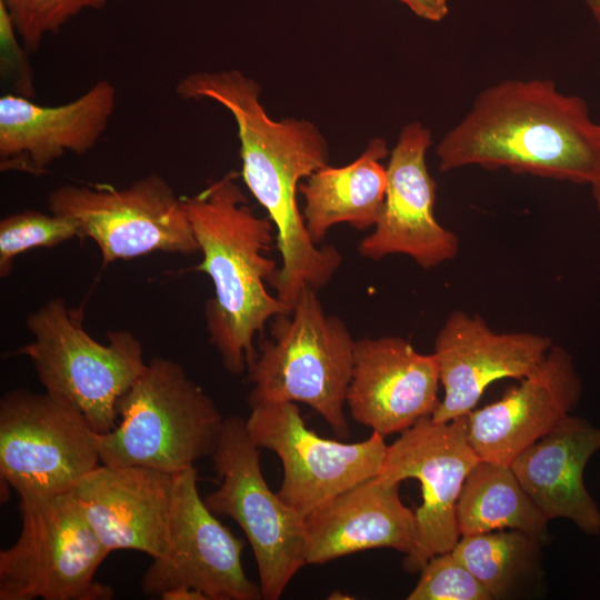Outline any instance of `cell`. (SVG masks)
<instances>
[{
	"instance_id": "cell-26",
	"label": "cell",
	"mask_w": 600,
	"mask_h": 600,
	"mask_svg": "<svg viewBox=\"0 0 600 600\" xmlns=\"http://www.w3.org/2000/svg\"><path fill=\"white\" fill-rule=\"evenodd\" d=\"M10 16L22 47L37 52L46 36L58 33L86 9L101 10L107 0H0Z\"/></svg>"
},
{
	"instance_id": "cell-13",
	"label": "cell",
	"mask_w": 600,
	"mask_h": 600,
	"mask_svg": "<svg viewBox=\"0 0 600 600\" xmlns=\"http://www.w3.org/2000/svg\"><path fill=\"white\" fill-rule=\"evenodd\" d=\"M246 428L258 448L281 459L283 477L277 493L303 518L334 496L377 477L388 448L377 432L356 443L322 438L306 426L296 402L252 407Z\"/></svg>"
},
{
	"instance_id": "cell-24",
	"label": "cell",
	"mask_w": 600,
	"mask_h": 600,
	"mask_svg": "<svg viewBox=\"0 0 600 600\" xmlns=\"http://www.w3.org/2000/svg\"><path fill=\"white\" fill-rule=\"evenodd\" d=\"M541 546V541L522 531L502 529L461 536L451 552L491 599H502L540 569Z\"/></svg>"
},
{
	"instance_id": "cell-18",
	"label": "cell",
	"mask_w": 600,
	"mask_h": 600,
	"mask_svg": "<svg viewBox=\"0 0 600 600\" xmlns=\"http://www.w3.org/2000/svg\"><path fill=\"white\" fill-rule=\"evenodd\" d=\"M581 391L572 357L553 344L518 386L467 414L469 441L481 460L510 464L570 414Z\"/></svg>"
},
{
	"instance_id": "cell-7",
	"label": "cell",
	"mask_w": 600,
	"mask_h": 600,
	"mask_svg": "<svg viewBox=\"0 0 600 600\" xmlns=\"http://www.w3.org/2000/svg\"><path fill=\"white\" fill-rule=\"evenodd\" d=\"M21 530L0 552V600H110L98 568L110 553L71 492L20 494Z\"/></svg>"
},
{
	"instance_id": "cell-27",
	"label": "cell",
	"mask_w": 600,
	"mask_h": 600,
	"mask_svg": "<svg viewBox=\"0 0 600 600\" xmlns=\"http://www.w3.org/2000/svg\"><path fill=\"white\" fill-rule=\"evenodd\" d=\"M408 600H491L474 576L451 550L429 559Z\"/></svg>"
},
{
	"instance_id": "cell-10",
	"label": "cell",
	"mask_w": 600,
	"mask_h": 600,
	"mask_svg": "<svg viewBox=\"0 0 600 600\" xmlns=\"http://www.w3.org/2000/svg\"><path fill=\"white\" fill-rule=\"evenodd\" d=\"M98 432L47 392L14 389L0 400V476L18 494L70 492L99 466Z\"/></svg>"
},
{
	"instance_id": "cell-20",
	"label": "cell",
	"mask_w": 600,
	"mask_h": 600,
	"mask_svg": "<svg viewBox=\"0 0 600 600\" xmlns=\"http://www.w3.org/2000/svg\"><path fill=\"white\" fill-rule=\"evenodd\" d=\"M399 484L373 477L327 500L304 518L306 563L320 564L374 548L406 556L417 540L414 512Z\"/></svg>"
},
{
	"instance_id": "cell-16",
	"label": "cell",
	"mask_w": 600,
	"mask_h": 600,
	"mask_svg": "<svg viewBox=\"0 0 600 600\" xmlns=\"http://www.w3.org/2000/svg\"><path fill=\"white\" fill-rule=\"evenodd\" d=\"M117 91L107 79L94 82L76 99L43 106L14 93L0 98V170L33 177L67 153L83 156L106 132L114 112Z\"/></svg>"
},
{
	"instance_id": "cell-30",
	"label": "cell",
	"mask_w": 600,
	"mask_h": 600,
	"mask_svg": "<svg viewBox=\"0 0 600 600\" xmlns=\"http://www.w3.org/2000/svg\"><path fill=\"white\" fill-rule=\"evenodd\" d=\"M586 3L590 13L600 26V0H586Z\"/></svg>"
},
{
	"instance_id": "cell-6",
	"label": "cell",
	"mask_w": 600,
	"mask_h": 600,
	"mask_svg": "<svg viewBox=\"0 0 600 600\" xmlns=\"http://www.w3.org/2000/svg\"><path fill=\"white\" fill-rule=\"evenodd\" d=\"M83 312L61 298L27 318L33 340L14 351L30 359L46 392L78 410L100 434L113 430L120 399L143 373L140 340L128 330L107 333L108 343L84 330Z\"/></svg>"
},
{
	"instance_id": "cell-12",
	"label": "cell",
	"mask_w": 600,
	"mask_h": 600,
	"mask_svg": "<svg viewBox=\"0 0 600 600\" xmlns=\"http://www.w3.org/2000/svg\"><path fill=\"white\" fill-rule=\"evenodd\" d=\"M481 459L468 438L467 416L446 423L420 419L387 448L383 481L417 479L422 504L414 511L417 540L403 568L421 571L430 558L450 551L460 537L457 504L464 481Z\"/></svg>"
},
{
	"instance_id": "cell-23",
	"label": "cell",
	"mask_w": 600,
	"mask_h": 600,
	"mask_svg": "<svg viewBox=\"0 0 600 600\" xmlns=\"http://www.w3.org/2000/svg\"><path fill=\"white\" fill-rule=\"evenodd\" d=\"M460 536L512 529L542 543L548 519L526 492L510 464L480 460L468 474L457 504Z\"/></svg>"
},
{
	"instance_id": "cell-9",
	"label": "cell",
	"mask_w": 600,
	"mask_h": 600,
	"mask_svg": "<svg viewBox=\"0 0 600 600\" xmlns=\"http://www.w3.org/2000/svg\"><path fill=\"white\" fill-rule=\"evenodd\" d=\"M48 208L73 219L81 238L97 243L104 263L154 251H199L184 199L158 173L126 188L67 183L49 193Z\"/></svg>"
},
{
	"instance_id": "cell-4",
	"label": "cell",
	"mask_w": 600,
	"mask_h": 600,
	"mask_svg": "<svg viewBox=\"0 0 600 600\" xmlns=\"http://www.w3.org/2000/svg\"><path fill=\"white\" fill-rule=\"evenodd\" d=\"M270 339L260 341L248 363L250 408L302 402L339 437H348L343 407L351 380L356 340L346 323L327 314L317 291L306 288L290 313L270 321Z\"/></svg>"
},
{
	"instance_id": "cell-21",
	"label": "cell",
	"mask_w": 600,
	"mask_h": 600,
	"mask_svg": "<svg viewBox=\"0 0 600 600\" xmlns=\"http://www.w3.org/2000/svg\"><path fill=\"white\" fill-rule=\"evenodd\" d=\"M600 449V428L567 416L524 449L510 467L548 520H571L587 534L600 533V509L583 483L589 459Z\"/></svg>"
},
{
	"instance_id": "cell-31",
	"label": "cell",
	"mask_w": 600,
	"mask_h": 600,
	"mask_svg": "<svg viewBox=\"0 0 600 600\" xmlns=\"http://www.w3.org/2000/svg\"><path fill=\"white\" fill-rule=\"evenodd\" d=\"M592 198L600 214V178L591 186Z\"/></svg>"
},
{
	"instance_id": "cell-14",
	"label": "cell",
	"mask_w": 600,
	"mask_h": 600,
	"mask_svg": "<svg viewBox=\"0 0 600 600\" xmlns=\"http://www.w3.org/2000/svg\"><path fill=\"white\" fill-rule=\"evenodd\" d=\"M430 146L431 132L421 122L402 128L386 167L383 208L373 231L359 243L361 257L377 261L399 253L431 269L458 254V237L434 214L437 183L426 161Z\"/></svg>"
},
{
	"instance_id": "cell-2",
	"label": "cell",
	"mask_w": 600,
	"mask_h": 600,
	"mask_svg": "<svg viewBox=\"0 0 600 600\" xmlns=\"http://www.w3.org/2000/svg\"><path fill=\"white\" fill-rule=\"evenodd\" d=\"M436 153L441 171L506 168L591 186L600 178V124L586 100L551 80H503L478 93Z\"/></svg>"
},
{
	"instance_id": "cell-11",
	"label": "cell",
	"mask_w": 600,
	"mask_h": 600,
	"mask_svg": "<svg viewBox=\"0 0 600 600\" xmlns=\"http://www.w3.org/2000/svg\"><path fill=\"white\" fill-rule=\"evenodd\" d=\"M197 474L194 466L176 473L168 551L146 570L142 592L163 600L262 599L242 567L244 542L209 510Z\"/></svg>"
},
{
	"instance_id": "cell-29",
	"label": "cell",
	"mask_w": 600,
	"mask_h": 600,
	"mask_svg": "<svg viewBox=\"0 0 600 600\" xmlns=\"http://www.w3.org/2000/svg\"><path fill=\"white\" fill-rule=\"evenodd\" d=\"M407 4L418 17L429 21H441L448 12L447 0H399Z\"/></svg>"
},
{
	"instance_id": "cell-22",
	"label": "cell",
	"mask_w": 600,
	"mask_h": 600,
	"mask_svg": "<svg viewBox=\"0 0 600 600\" xmlns=\"http://www.w3.org/2000/svg\"><path fill=\"white\" fill-rule=\"evenodd\" d=\"M388 154L386 140L373 138L351 163L326 164L299 184L304 198L302 216L313 243L322 242L338 223L346 222L356 230L376 226L387 189V169L381 160Z\"/></svg>"
},
{
	"instance_id": "cell-28",
	"label": "cell",
	"mask_w": 600,
	"mask_h": 600,
	"mask_svg": "<svg viewBox=\"0 0 600 600\" xmlns=\"http://www.w3.org/2000/svg\"><path fill=\"white\" fill-rule=\"evenodd\" d=\"M10 16L0 2L1 74L14 86V94L34 98L33 73L24 47H21Z\"/></svg>"
},
{
	"instance_id": "cell-19",
	"label": "cell",
	"mask_w": 600,
	"mask_h": 600,
	"mask_svg": "<svg viewBox=\"0 0 600 600\" xmlns=\"http://www.w3.org/2000/svg\"><path fill=\"white\" fill-rule=\"evenodd\" d=\"M176 474L99 464L70 491L109 552L134 550L153 559L169 546Z\"/></svg>"
},
{
	"instance_id": "cell-5",
	"label": "cell",
	"mask_w": 600,
	"mask_h": 600,
	"mask_svg": "<svg viewBox=\"0 0 600 600\" xmlns=\"http://www.w3.org/2000/svg\"><path fill=\"white\" fill-rule=\"evenodd\" d=\"M117 427L98 434L102 463L179 473L219 442L224 417L183 367L152 358L118 404Z\"/></svg>"
},
{
	"instance_id": "cell-1",
	"label": "cell",
	"mask_w": 600,
	"mask_h": 600,
	"mask_svg": "<svg viewBox=\"0 0 600 600\" xmlns=\"http://www.w3.org/2000/svg\"><path fill=\"white\" fill-rule=\"evenodd\" d=\"M174 90L187 101L212 100L232 116L242 178L276 228L281 266L268 283L292 310L303 289L318 292L342 263L334 246L312 242L297 201L300 180L328 164L326 138L308 120L271 119L260 102L259 84L236 69L189 73Z\"/></svg>"
},
{
	"instance_id": "cell-17",
	"label": "cell",
	"mask_w": 600,
	"mask_h": 600,
	"mask_svg": "<svg viewBox=\"0 0 600 600\" xmlns=\"http://www.w3.org/2000/svg\"><path fill=\"white\" fill-rule=\"evenodd\" d=\"M440 384L433 353L397 336L356 340L346 403L351 417L382 437L403 432L437 408Z\"/></svg>"
},
{
	"instance_id": "cell-15",
	"label": "cell",
	"mask_w": 600,
	"mask_h": 600,
	"mask_svg": "<svg viewBox=\"0 0 600 600\" xmlns=\"http://www.w3.org/2000/svg\"><path fill=\"white\" fill-rule=\"evenodd\" d=\"M552 346L546 336L497 333L480 316L461 310L451 312L434 340L433 354L444 397L431 419L446 423L467 416L490 383L503 378H524Z\"/></svg>"
},
{
	"instance_id": "cell-8",
	"label": "cell",
	"mask_w": 600,
	"mask_h": 600,
	"mask_svg": "<svg viewBox=\"0 0 600 600\" xmlns=\"http://www.w3.org/2000/svg\"><path fill=\"white\" fill-rule=\"evenodd\" d=\"M259 449L246 420L224 417L212 454L220 486L203 499L216 516H227L243 530L258 567L262 599L277 600L306 566L304 518L268 487Z\"/></svg>"
},
{
	"instance_id": "cell-25",
	"label": "cell",
	"mask_w": 600,
	"mask_h": 600,
	"mask_svg": "<svg viewBox=\"0 0 600 600\" xmlns=\"http://www.w3.org/2000/svg\"><path fill=\"white\" fill-rule=\"evenodd\" d=\"M73 238L82 239L78 223L61 214L24 210L0 221V277H8L14 260L36 248H52Z\"/></svg>"
},
{
	"instance_id": "cell-3",
	"label": "cell",
	"mask_w": 600,
	"mask_h": 600,
	"mask_svg": "<svg viewBox=\"0 0 600 600\" xmlns=\"http://www.w3.org/2000/svg\"><path fill=\"white\" fill-rule=\"evenodd\" d=\"M234 178L228 173L183 199L203 256L196 270L214 287L204 308L209 338L224 369L239 376L257 354L254 338L272 318L292 310L264 286L278 270L266 254L276 228L269 217L252 211Z\"/></svg>"
}]
</instances>
